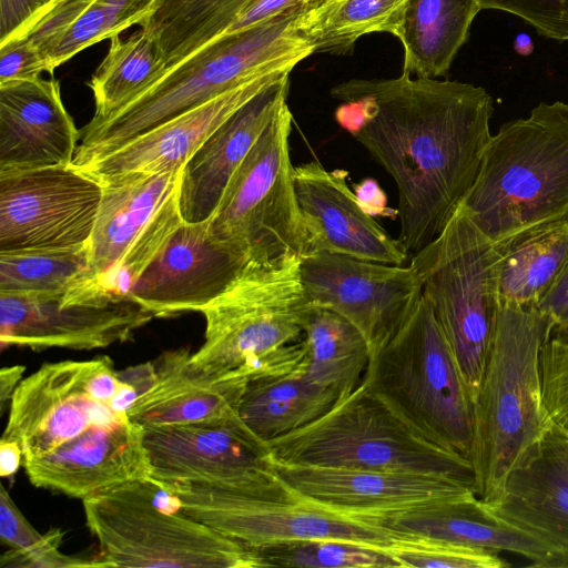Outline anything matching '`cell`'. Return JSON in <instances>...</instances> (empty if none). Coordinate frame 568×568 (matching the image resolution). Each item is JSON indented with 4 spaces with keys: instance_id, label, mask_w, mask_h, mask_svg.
Here are the masks:
<instances>
[{
    "instance_id": "cell-38",
    "label": "cell",
    "mask_w": 568,
    "mask_h": 568,
    "mask_svg": "<svg viewBox=\"0 0 568 568\" xmlns=\"http://www.w3.org/2000/svg\"><path fill=\"white\" fill-rule=\"evenodd\" d=\"M265 567H400L385 549L346 539L318 538L274 544L257 549Z\"/></svg>"
},
{
    "instance_id": "cell-5",
    "label": "cell",
    "mask_w": 568,
    "mask_h": 568,
    "mask_svg": "<svg viewBox=\"0 0 568 568\" xmlns=\"http://www.w3.org/2000/svg\"><path fill=\"white\" fill-rule=\"evenodd\" d=\"M462 205L496 246L568 222V103L541 102L503 124Z\"/></svg>"
},
{
    "instance_id": "cell-13",
    "label": "cell",
    "mask_w": 568,
    "mask_h": 568,
    "mask_svg": "<svg viewBox=\"0 0 568 568\" xmlns=\"http://www.w3.org/2000/svg\"><path fill=\"white\" fill-rule=\"evenodd\" d=\"M155 317L130 297L70 300L59 293L0 292L1 346L75 351L105 348L132 338Z\"/></svg>"
},
{
    "instance_id": "cell-25",
    "label": "cell",
    "mask_w": 568,
    "mask_h": 568,
    "mask_svg": "<svg viewBox=\"0 0 568 568\" xmlns=\"http://www.w3.org/2000/svg\"><path fill=\"white\" fill-rule=\"evenodd\" d=\"M290 73L271 83L227 119L184 164L179 204L184 222L207 221L232 175L287 103Z\"/></svg>"
},
{
    "instance_id": "cell-19",
    "label": "cell",
    "mask_w": 568,
    "mask_h": 568,
    "mask_svg": "<svg viewBox=\"0 0 568 568\" xmlns=\"http://www.w3.org/2000/svg\"><path fill=\"white\" fill-rule=\"evenodd\" d=\"M250 260L214 240L207 221L184 222L138 278L129 297L155 315L201 312L240 274Z\"/></svg>"
},
{
    "instance_id": "cell-4",
    "label": "cell",
    "mask_w": 568,
    "mask_h": 568,
    "mask_svg": "<svg viewBox=\"0 0 568 568\" xmlns=\"http://www.w3.org/2000/svg\"><path fill=\"white\" fill-rule=\"evenodd\" d=\"M301 257L248 261L201 313L204 342L192 354L201 372L247 382L303 373V321L308 307Z\"/></svg>"
},
{
    "instance_id": "cell-11",
    "label": "cell",
    "mask_w": 568,
    "mask_h": 568,
    "mask_svg": "<svg viewBox=\"0 0 568 568\" xmlns=\"http://www.w3.org/2000/svg\"><path fill=\"white\" fill-rule=\"evenodd\" d=\"M152 483V481H151ZM170 505L250 547L318 538L387 548L393 536L361 519L322 508L290 491L221 484L153 483Z\"/></svg>"
},
{
    "instance_id": "cell-27",
    "label": "cell",
    "mask_w": 568,
    "mask_h": 568,
    "mask_svg": "<svg viewBox=\"0 0 568 568\" xmlns=\"http://www.w3.org/2000/svg\"><path fill=\"white\" fill-rule=\"evenodd\" d=\"M183 166L158 173H131L101 182L102 197L88 244L90 284L114 266L130 244L179 187Z\"/></svg>"
},
{
    "instance_id": "cell-45",
    "label": "cell",
    "mask_w": 568,
    "mask_h": 568,
    "mask_svg": "<svg viewBox=\"0 0 568 568\" xmlns=\"http://www.w3.org/2000/svg\"><path fill=\"white\" fill-rule=\"evenodd\" d=\"M45 534H40L20 511L9 491L0 487V538L9 549L23 551L39 545Z\"/></svg>"
},
{
    "instance_id": "cell-31",
    "label": "cell",
    "mask_w": 568,
    "mask_h": 568,
    "mask_svg": "<svg viewBox=\"0 0 568 568\" xmlns=\"http://www.w3.org/2000/svg\"><path fill=\"white\" fill-rule=\"evenodd\" d=\"M303 332V374L339 396L353 390L362 382L371 355L361 331L338 313L308 303Z\"/></svg>"
},
{
    "instance_id": "cell-15",
    "label": "cell",
    "mask_w": 568,
    "mask_h": 568,
    "mask_svg": "<svg viewBox=\"0 0 568 568\" xmlns=\"http://www.w3.org/2000/svg\"><path fill=\"white\" fill-rule=\"evenodd\" d=\"M94 359L45 363L14 389L1 438L18 443L23 458L51 452L88 429L128 419L111 404L94 399Z\"/></svg>"
},
{
    "instance_id": "cell-26",
    "label": "cell",
    "mask_w": 568,
    "mask_h": 568,
    "mask_svg": "<svg viewBox=\"0 0 568 568\" xmlns=\"http://www.w3.org/2000/svg\"><path fill=\"white\" fill-rule=\"evenodd\" d=\"M393 537L422 538L524 557L531 567L555 568L552 554L538 540L485 518L477 496L355 517Z\"/></svg>"
},
{
    "instance_id": "cell-29",
    "label": "cell",
    "mask_w": 568,
    "mask_h": 568,
    "mask_svg": "<svg viewBox=\"0 0 568 568\" xmlns=\"http://www.w3.org/2000/svg\"><path fill=\"white\" fill-rule=\"evenodd\" d=\"M480 10L478 0H408L396 34L404 50L403 72L445 75Z\"/></svg>"
},
{
    "instance_id": "cell-7",
    "label": "cell",
    "mask_w": 568,
    "mask_h": 568,
    "mask_svg": "<svg viewBox=\"0 0 568 568\" xmlns=\"http://www.w3.org/2000/svg\"><path fill=\"white\" fill-rule=\"evenodd\" d=\"M267 446L272 458L283 463L412 473L474 484L466 456L417 435L363 379L321 417Z\"/></svg>"
},
{
    "instance_id": "cell-50",
    "label": "cell",
    "mask_w": 568,
    "mask_h": 568,
    "mask_svg": "<svg viewBox=\"0 0 568 568\" xmlns=\"http://www.w3.org/2000/svg\"><path fill=\"white\" fill-rule=\"evenodd\" d=\"M26 367L12 365L0 371V408L4 409L6 403L10 400L14 389L22 379Z\"/></svg>"
},
{
    "instance_id": "cell-35",
    "label": "cell",
    "mask_w": 568,
    "mask_h": 568,
    "mask_svg": "<svg viewBox=\"0 0 568 568\" xmlns=\"http://www.w3.org/2000/svg\"><path fill=\"white\" fill-rule=\"evenodd\" d=\"M408 0H317L304 12L303 31L316 53L345 54L369 33L396 37Z\"/></svg>"
},
{
    "instance_id": "cell-48",
    "label": "cell",
    "mask_w": 568,
    "mask_h": 568,
    "mask_svg": "<svg viewBox=\"0 0 568 568\" xmlns=\"http://www.w3.org/2000/svg\"><path fill=\"white\" fill-rule=\"evenodd\" d=\"M354 191L361 204L372 216H393L398 212L390 211L387 197L379 184L373 179H365L354 185Z\"/></svg>"
},
{
    "instance_id": "cell-20",
    "label": "cell",
    "mask_w": 568,
    "mask_h": 568,
    "mask_svg": "<svg viewBox=\"0 0 568 568\" xmlns=\"http://www.w3.org/2000/svg\"><path fill=\"white\" fill-rule=\"evenodd\" d=\"M295 194L307 252L404 265L407 252L365 211L347 184V172L317 160L294 166Z\"/></svg>"
},
{
    "instance_id": "cell-23",
    "label": "cell",
    "mask_w": 568,
    "mask_h": 568,
    "mask_svg": "<svg viewBox=\"0 0 568 568\" xmlns=\"http://www.w3.org/2000/svg\"><path fill=\"white\" fill-rule=\"evenodd\" d=\"M80 135L55 79L0 84V173L70 165Z\"/></svg>"
},
{
    "instance_id": "cell-10",
    "label": "cell",
    "mask_w": 568,
    "mask_h": 568,
    "mask_svg": "<svg viewBox=\"0 0 568 568\" xmlns=\"http://www.w3.org/2000/svg\"><path fill=\"white\" fill-rule=\"evenodd\" d=\"M292 124L286 103L236 169L207 220L214 240L250 261L302 257L307 252L290 153Z\"/></svg>"
},
{
    "instance_id": "cell-33",
    "label": "cell",
    "mask_w": 568,
    "mask_h": 568,
    "mask_svg": "<svg viewBox=\"0 0 568 568\" xmlns=\"http://www.w3.org/2000/svg\"><path fill=\"white\" fill-rule=\"evenodd\" d=\"M166 70L155 40L142 28L124 40L113 37L89 83L94 114L88 125L112 118L154 85Z\"/></svg>"
},
{
    "instance_id": "cell-2",
    "label": "cell",
    "mask_w": 568,
    "mask_h": 568,
    "mask_svg": "<svg viewBox=\"0 0 568 568\" xmlns=\"http://www.w3.org/2000/svg\"><path fill=\"white\" fill-rule=\"evenodd\" d=\"M307 6L254 28L223 34L168 69L112 118L80 132L72 165L104 156L134 138L264 73L293 69L316 53L303 31Z\"/></svg>"
},
{
    "instance_id": "cell-18",
    "label": "cell",
    "mask_w": 568,
    "mask_h": 568,
    "mask_svg": "<svg viewBox=\"0 0 568 568\" xmlns=\"http://www.w3.org/2000/svg\"><path fill=\"white\" fill-rule=\"evenodd\" d=\"M480 509L485 518L538 540L555 568H568V430L551 422L499 495L480 500Z\"/></svg>"
},
{
    "instance_id": "cell-1",
    "label": "cell",
    "mask_w": 568,
    "mask_h": 568,
    "mask_svg": "<svg viewBox=\"0 0 568 568\" xmlns=\"http://www.w3.org/2000/svg\"><path fill=\"white\" fill-rule=\"evenodd\" d=\"M331 95L336 121L390 175L399 242L430 243L473 186L491 138L493 98L473 83L415 77L351 79Z\"/></svg>"
},
{
    "instance_id": "cell-49",
    "label": "cell",
    "mask_w": 568,
    "mask_h": 568,
    "mask_svg": "<svg viewBox=\"0 0 568 568\" xmlns=\"http://www.w3.org/2000/svg\"><path fill=\"white\" fill-rule=\"evenodd\" d=\"M23 463V453L20 445L13 440H0V475L9 477L17 473Z\"/></svg>"
},
{
    "instance_id": "cell-39",
    "label": "cell",
    "mask_w": 568,
    "mask_h": 568,
    "mask_svg": "<svg viewBox=\"0 0 568 568\" xmlns=\"http://www.w3.org/2000/svg\"><path fill=\"white\" fill-rule=\"evenodd\" d=\"M400 567L504 568L498 552L422 538L393 537L385 548Z\"/></svg>"
},
{
    "instance_id": "cell-3",
    "label": "cell",
    "mask_w": 568,
    "mask_h": 568,
    "mask_svg": "<svg viewBox=\"0 0 568 568\" xmlns=\"http://www.w3.org/2000/svg\"><path fill=\"white\" fill-rule=\"evenodd\" d=\"M552 329L551 320L537 306L500 302L474 397L468 454L474 490L483 501L499 495L508 475L551 424L542 399L540 353Z\"/></svg>"
},
{
    "instance_id": "cell-37",
    "label": "cell",
    "mask_w": 568,
    "mask_h": 568,
    "mask_svg": "<svg viewBox=\"0 0 568 568\" xmlns=\"http://www.w3.org/2000/svg\"><path fill=\"white\" fill-rule=\"evenodd\" d=\"M182 223L178 187L151 217L118 263L92 283L78 284V288L87 293L129 297L138 278Z\"/></svg>"
},
{
    "instance_id": "cell-30",
    "label": "cell",
    "mask_w": 568,
    "mask_h": 568,
    "mask_svg": "<svg viewBox=\"0 0 568 568\" xmlns=\"http://www.w3.org/2000/svg\"><path fill=\"white\" fill-rule=\"evenodd\" d=\"M338 396L301 372L257 378L247 382L239 414L246 428L267 445L321 417Z\"/></svg>"
},
{
    "instance_id": "cell-34",
    "label": "cell",
    "mask_w": 568,
    "mask_h": 568,
    "mask_svg": "<svg viewBox=\"0 0 568 568\" xmlns=\"http://www.w3.org/2000/svg\"><path fill=\"white\" fill-rule=\"evenodd\" d=\"M255 0H159L141 27L153 37L168 68L220 36Z\"/></svg>"
},
{
    "instance_id": "cell-42",
    "label": "cell",
    "mask_w": 568,
    "mask_h": 568,
    "mask_svg": "<svg viewBox=\"0 0 568 568\" xmlns=\"http://www.w3.org/2000/svg\"><path fill=\"white\" fill-rule=\"evenodd\" d=\"M63 532L52 528L45 532L44 539L37 546L23 550L3 552L0 558V566L3 567H27V568H71V567H103L101 561L94 558L69 556L60 551Z\"/></svg>"
},
{
    "instance_id": "cell-8",
    "label": "cell",
    "mask_w": 568,
    "mask_h": 568,
    "mask_svg": "<svg viewBox=\"0 0 568 568\" xmlns=\"http://www.w3.org/2000/svg\"><path fill=\"white\" fill-rule=\"evenodd\" d=\"M82 503L103 567H265L256 549L160 506L151 481L125 484Z\"/></svg>"
},
{
    "instance_id": "cell-36",
    "label": "cell",
    "mask_w": 568,
    "mask_h": 568,
    "mask_svg": "<svg viewBox=\"0 0 568 568\" xmlns=\"http://www.w3.org/2000/svg\"><path fill=\"white\" fill-rule=\"evenodd\" d=\"M88 262V245L73 250L0 252V292H65L85 277Z\"/></svg>"
},
{
    "instance_id": "cell-41",
    "label": "cell",
    "mask_w": 568,
    "mask_h": 568,
    "mask_svg": "<svg viewBox=\"0 0 568 568\" xmlns=\"http://www.w3.org/2000/svg\"><path fill=\"white\" fill-rule=\"evenodd\" d=\"M481 10L514 14L542 37L568 42V0H478Z\"/></svg>"
},
{
    "instance_id": "cell-44",
    "label": "cell",
    "mask_w": 568,
    "mask_h": 568,
    "mask_svg": "<svg viewBox=\"0 0 568 568\" xmlns=\"http://www.w3.org/2000/svg\"><path fill=\"white\" fill-rule=\"evenodd\" d=\"M62 0H0V44L24 37Z\"/></svg>"
},
{
    "instance_id": "cell-24",
    "label": "cell",
    "mask_w": 568,
    "mask_h": 568,
    "mask_svg": "<svg viewBox=\"0 0 568 568\" xmlns=\"http://www.w3.org/2000/svg\"><path fill=\"white\" fill-rule=\"evenodd\" d=\"M191 357L189 347H180L153 359L151 384L129 407L128 418L143 428L209 424L247 429L239 414L247 381L207 375Z\"/></svg>"
},
{
    "instance_id": "cell-40",
    "label": "cell",
    "mask_w": 568,
    "mask_h": 568,
    "mask_svg": "<svg viewBox=\"0 0 568 568\" xmlns=\"http://www.w3.org/2000/svg\"><path fill=\"white\" fill-rule=\"evenodd\" d=\"M540 373L549 419L568 430V332L552 329L541 348Z\"/></svg>"
},
{
    "instance_id": "cell-28",
    "label": "cell",
    "mask_w": 568,
    "mask_h": 568,
    "mask_svg": "<svg viewBox=\"0 0 568 568\" xmlns=\"http://www.w3.org/2000/svg\"><path fill=\"white\" fill-rule=\"evenodd\" d=\"M159 0H62L24 37L42 55L47 72L123 30L142 27Z\"/></svg>"
},
{
    "instance_id": "cell-16",
    "label": "cell",
    "mask_w": 568,
    "mask_h": 568,
    "mask_svg": "<svg viewBox=\"0 0 568 568\" xmlns=\"http://www.w3.org/2000/svg\"><path fill=\"white\" fill-rule=\"evenodd\" d=\"M152 483L280 488L268 446L248 429L192 424L144 428Z\"/></svg>"
},
{
    "instance_id": "cell-22",
    "label": "cell",
    "mask_w": 568,
    "mask_h": 568,
    "mask_svg": "<svg viewBox=\"0 0 568 568\" xmlns=\"http://www.w3.org/2000/svg\"><path fill=\"white\" fill-rule=\"evenodd\" d=\"M292 70L254 77L134 138L111 153L74 168L99 183L124 174L179 170L227 119Z\"/></svg>"
},
{
    "instance_id": "cell-12",
    "label": "cell",
    "mask_w": 568,
    "mask_h": 568,
    "mask_svg": "<svg viewBox=\"0 0 568 568\" xmlns=\"http://www.w3.org/2000/svg\"><path fill=\"white\" fill-rule=\"evenodd\" d=\"M101 197L102 185L71 164L0 173V252L87 246Z\"/></svg>"
},
{
    "instance_id": "cell-46",
    "label": "cell",
    "mask_w": 568,
    "mask_h": 568,
    "mask_svg": "<svg viewBox=\"0 0 568 568\" xmlns=\"http://www.w3.org/2000/svg\"><path fill=\"white\" fill-rule=\"evenodd\" d=\"M314 1L317 0H255L236 18L223 34L236 33L261 26L290 11L308 6Z\"/></svg>"
},
{
    "instance_id": "cell-32",
    "label": "cell",
    "mask_w": 568,
    "mask_h": 568,
    "mask_svg": "<svg viewBox=\"0 0 568 568\" xmlns=\"http://www.w3.org/2000/svg\"><path fill=\"white\" fill-rule=\"evenodd\" d=\"M498 248L500 302L537 306L568 262V222L536 229Z\"/></svg>"
},
{
    "instance_id": "cell-43",
    "label": "cell",
    "mask_w": 568,
    "mask_h": 568,
    "mask_svg": "<svg viewBox=\"0 0 568 568\" xmlns=\"http://www.w3.org/2000/svg\"><path fill=\"white\" fill-rule=\"evenodd\" d=\"M47 64L27 37L0 44V84L39 78Z\"/></svg>"
},
{
    "instance_id": "cell-17",
    "label": "cell",
    "mask_w": 568,
    "mask_h": 568,
    "mask_svg": "<svg viewBox=\"0 0 568 568\" xmlns=\"http://www.w3.org/2000/svg\"><path fill=\"white\" fill-rule=\"evenodd\" d=\"M272 468L295 497L349 517L477 496L471 485L429 475L298 465L274 458Z\"/></svg>"
},
{
    "instance_id": "cell-21",
    "label": "cell",
    "mask_w": 568,
    "mask_h": 568,
    "mask_svg": "<svg viewBox=\"0 0 568 568\" xmlns=\"http://www.w3.org/2000/svg\"><path fill=\"white\" fill-rule=\"evenodd\" d=\"M144 428L129 418L92 427L49 453L23 458L30 483L85 499L136 481L151 480Z\"/></svg>"
},
{
    "instance_id": "cell-9",
    "label": "cell",
    "mask_w": 568,
    "mask_h": 568,
    "mask_svg": "<svg viewBox=\"0 0 568 568\" xmlns=\"http://www.w3.org/2000/svg\"><path fill=\"white\" fill-rule=\"evenodd\" d=\"M499 263L498 246L477 227L462 204L440 233L413 254L410 262L473 403L500 307Z\"/></svg>"
},
{
    "instance_id": "cell-6",
    "label": "cell",
    "mask_w": 568,
    "mask_h": 568,
    "mask_svg": "<svg viewBox=\"0 0 568 568\" xmlns=\"http://www.w3.org/2000/svg\"><path fill=\"white\" fill-rule=\"evenodd\" d=\"M363 381L417 435L468 458L473 397L423 296L408 317L371 349Z\"/></svg>"
},
{
    "instance_id": "cell-14",
    "label": "cell",
    "mask_w": 568,
    "mask_h": 568,
    "mask_svg": "<svg viewBox=\"0 0 568 568\" xmlns=\"http://www.w3.org/2000/svg\"><path fill=\"white\" fill-rule=\"evenodd\" d=\"M300 273L307 302L347 318L371 349L408 317L423 296L410 264L308 253L301 257Z\"/></svg>"
},
{
    "instance_id": "cell-47",
    "label": "cell",
    "mask_w": 568,
    "mask_h": 568,
    "mask_svg": "<svg viewBox=\"0 0 568 568\" xmlns=\"http://www.w3.org/2000/svg\"><path fill=\"white\" fill-rule=\"evenodd\" d=\"M537 307L551 320L554 331L568 332V262Z\"/></svg>"
}]
</instances>
